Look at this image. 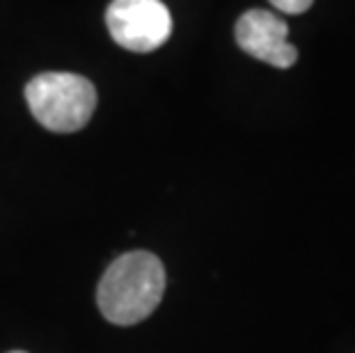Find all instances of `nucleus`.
<instances>
[{
	"label": "nucleus",
	"mask_w": 355,
	"mask_h": 353,
	"mask_svg": "<svg viewBox=\"0 0 355 353\" xmlns=\"http://www.w3.org/2000/svg\"><path fill=\"white\" fill-rule=\"evenodd\" d=\"M165 268L154 252L133 250L117 257L99 282L96 300L110 324L133 326L147 319L163 298Z\"/></svg>",
	"instance_id": "f257e3e1"
},
{
	"label": "nucleus",
	"mask_w": 355,
	"mask_h": 353,
	"mask_svg": "<svg viewBox=\"0 0 355 353\" xmlns=\"http://www.w3.org/2000/svg\"><path fill=\"white\" fill-rule=\"evenodd\" d=\"M26 101L33 117L55 133L80 131L96 108V89L85 76L69 71L37 74L26 85Z\"/></svg>",
	"instance_id": "f03ea898"
},
{
	"label": "nucleus",
	"mask_w": 355,
	"mask_h": 353,
	"mask_svg": "<svg viewBox=\"0 0 355 353\" xmlns=\"http://www.w3.org/2000/svg\"><path fill=\"white\" fill-rule=\"evenodd\" d=\"M112 40L133 53H152L172 33L170 10L163 0H112L105 10Z\"/></svg>",
	"instance_id": "7ed1b4c3"
},
{
	"label": "nucleus",
	"mask_w": 355,
	"mask_h": 353,
	"mask_svg": "<svg viewBox=\"0 0 355 353\" xmlns=\"http://www.w3.org/2000/svg\"><path fill=\"white\" fill-rule=\"evenodd\" d=\"M234 37L241 51L277 69H289L296 64L298 49L289 44V26L277 19L273 12L250 10L236 21Z\"/></svg>",
	"instance_id": "20e7f679"
},
{
	"label": "nucleus",
	"mask_w": 355,
	"mask_h": 353,
	"mask_svg": "<svg viewBox=\"0 0 355 353\" xmlns=\"http://www.w3.org/2000/svg\"><path fill=\"white\" fill-rule=\"evenodd\" d=\"M268 3L284 14H303L312 7L314 0H268Z\"/></svg>",
	"instance_id": "39448f33"
},
{
	"label": "nucleus",
	"mask_w": 355,
	"mask_h": 353,
	"mask_svg": "<svg viewBox=\"0 0 355 353\" xmlns=\"http://www.w3.org/2000/svg\"><path fill=\"white\" fill-rule=\"evenodd\" d=\"M12 353H26V351H12Z\"/></svg>",
	"instance_id": "423d86ee"
}]
</instances>
